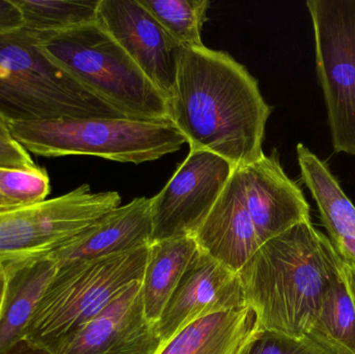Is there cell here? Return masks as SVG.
<instances>
[{
    "label": "cell",
    "instance_id": "cell-1",
    "mask_svg": "<svg viewBox=\"0 0 355 354\" xmlns=\"http://www.w3.org/2000/svg\"><path fill=\"white\" fill-rule=\"evenodd\" d=\"M170 121L190 150L211 152L241 168L262 157L272 107L258 80L227 52L182 48Z\"/></svg>",
    "mask_w": 355,
    "mask_h": 354
},
{
    "label": "cell",
    "instance_id": "cell-2",
    "mask_svg": "<svg viewBox=\"0 0 355 354\" xmlns=\"http://www.w3.org/2000/svg\"><path fill=\"white\" fill-rule=\"evenodd\" d=\"M260 330L306 337L343 260L327 235L302 222L263 243L238 272Z\"/></svg>",
    "mask_w": 355,
    "mask_h": 354
},
{
    "label": "cell",
    "instance_id": "cell-3",
    "mask_svg": "<svg viewBox=\"0 0 355 354\" xmlns=\"http://www.w3.org/2000/svg\"><path fill=\"white\" fill-rule=\"evenodd\" d=\"M0 116L6 123L125 118L42 51L21 27L0 33Z\"/></svg>",
    "mask_w": 355,
    "mask_h": 354
},
{
    "label": "cell",
    "instance_id": "cell-4",
    "mask_svg": "<svg viewBox=\"0 0 355 354\" xmlns=\"http://www.w3.org/2000/svg\"><path fill=\"white\" fill-rule=\"evenodd\" d=\"M149 247L101 259L58 266L25 332L31 344L58 354L62 347L143 280Z\"/></svg>",
    "mask_w": 355,
    "mask_h": 354
},
{
    "label": "cell",
    "instance_id": "cell-5",
    "mask_svg": "<svg viewBox=\"0 0 355 354\" xmlns=\"http://www.w3.org/2000/svg\"><path fill=\"white\" fill-rule=\"evenodd\" d=\"M35 35L44 53L125 118L171 123L168 101L97 21Z\"/></svg>",
    "mask_w": 355,
    "mask_h": 354
},
{
    "label": "cell",
    "instance_id": "cell-6",
    "mask_svg": "<svg viewBox=\"0 0 355 354\" xmlns=\"http://www.w3.org/2000/svg\"><path fill=\"white\" fill-rule=\"evenodd\" d=\"M10 134L42 157L95 156L141 164L175 153L186 143L171 123L128 118H54L8 123Z\"/></svg>",
    "mask_w": 355,
    "mask_h": 354
},
{
    "label": "cell",
    "instance_id": "cell-7",
    "mask_svg": "<svg viewBox=\"0 0 355 354\" xmlns=\"http://www.w3.org/2000/svg\"><path fill=\"white\" fill-rule=\"evenodd\" d=\"M120 206L116 191L93 193L83 184L54 199L4 208L0 210V264L53 253Z\"/></svg>",
    "mask_w": 355,
    "mask_h": 354
},
{
    "label": "cell",
    "instance_id": "cell-8",
    "mask_svg": "<svg viewBox=\"0 0 355 354\" xmlns=\"http://www.w3.org/2000/svg\"><path fill=\"white\" fill-rule=\"evenodd\" d=\"M331 143L355 156V0H308Z\"/></svg>",
    "mask_w": 355,
    "mask_h": 354
},
{
    "label": "cell",
    "instance_id": "cell-9",
    "mask_svg": "<svg viewBox=\"0 0 355 354\" xmlns=\"http://www.w3.org/2000/svg\"><path fill=\"white\" fill-rule=\"evenodd\" d=\"M234 170L216 154L190 150L164 189L151 197L152 243L194 237Z\"/></svg>",
    "mask_w": 355,
    "mask_h": 354
},
{
    "label": "cell",
    "instance_id": "cell-10",
    "mask_svg": "<svg viewBox=\"0 0 355 354\" xmlns=\"http://www.w3.org/2000/svg\"><path fill=\"white\" fill-rule=\"evenodd\" d=\"M97 22L170 101L182 48L139 0H100Z\"/></svg>",
    "mask_w": 355,
    "mask_h": 354
},
{
    "label": "cell",
    "instance_id": "cell-11",
    "mask_svg": "<svg viewBox=\"0 0 355 354\" xmlns=\"http://www.w3.org/2000/svg\"><path fill=\"white\" fill-rule=\"evenodd\" d=\"M244 307L239 274L198 249L156 328L166 345L200 318Z\"/></svg>",
    "mask_w": 355,
    "mask_h": 354
},
{
    "label": "cell",
    "instance_id": "cell-12",
    "mask_svg": "<svg viewBox=\"0 0 355 354\" xmlns=\"http://www.w3.org/2000/svg\"><path fill=\"white\" fill-rule=\"evenodd\" d=\"M162 345L145 313L141 281L78 330L58 354H158Z\"/></svg>",
    "mask_w": 355,
    "mask_h": 354
},
{
    "label": "cell",
    "instance_id": "cell-13",
    "mask_svg": "<svg viewBox=\"0 0 355 354\" xmlns=\"http://www.w3.org/2000/svg\"><path fill=\"white\" fill-rule=\"evenodd\" d=\"M246 208L261 243L311 222V206L282 166L277 150L239 168Z\"/></svg>",
    "mask_w": 355,
    "mask_h": 354
},
{
    "label": "cell",
    "instance_id": "cell-14",
    "mask_svg": "<svg viewBox=\"0 0 355 354\" xmlns=\"http://www.w3.org/2000/svg\"><path fill=\"white\" fill-rule=\"evenodd\" d=\"M194 239L198 249L237 274L262 245L246 208L239 168L234 170Z\"/></svg>",
    "mask_w": 355,
    "mask_h": 354
},
{
    "label": "cell",
    "instance_id": "cell-15",
    "mask_svg": "<svg viewBox=\"0 0 355 354\" xmlns=\"http://www.w3.org/2000/svg\"><path fill=\"white\" fill-rule=\"evenodd\" d=\"M152 245L151 199L137 197L51 253L58 265L130 253Z\"/></svg>",
    "mask_w": 355,
    "mask_h": 354
},
{
    "label": "cell",
    "instance_id": "cell-16",
    "mask_svg": "<svg viewBox=\"0 0 355 354\" xmlns=\"http://www.w3.org/2000/svg\"><path fill=\"white\" fill-rule=\"evenodd\" d=\"M58 268L51 254L0 264V354L24 339L37 303Z\"/></svg>",
    "mask_w": 355,
    "mask_h": 354
},
{
    "label": "cell",
    "instance_id": "cell-17",
    "mask_svg": "<svg viewBox=\"0 0 355 354\" xmlns=\"http://www.w3.org/2000/svg\"><path fill=\"white\" fill-rule=\"evenodd\" d=\"M300 178L310 191L329 238L344 262L355 267V206L329 164L304 143L296 147Z\"/></svg>",
    "mask_w": 355,
    "mask_h": 354
},
{
    "label": "cell",
    "instance_id": "cell-18",
    "mask_svg": "<svg viewBox=\"0 0 355 354\" xmlns=\"http://www.w3.org/2000/svg\"><path fill=\"white\" fill-rule=\"evenodd\" d=\"M259 330L248 307L213 314L184 328L158 354H242Z\"/></svg>",
    "mask_w": 355,
    "mask_h": 354
},
{
    "label": "cell",
    "instance_id": "cell-19",
    "mask_svg": "<svg viewBox=\"0 0 355 354\" xmlns=\"http://www.w3.org/2000/svg\"><path fill=\"white\" fill-rule=\"evenodd\" d=\"M198 251L194 237H181L150 245L147 265L141 280L146 316L157 324L176 290L184 272Z\"/></svg>",
    "mask_w": 355,
    "mask_h": 354
},
{
    "label": "cell",
    "instance_id": "cell-20",
    "mask_svg": "<svg viewBox=\"0 0 355 354\" xmlns=\"http://www.w3.org/2000/svg\"><path fill=\"white\" fill-rule=\"evenodd\" d=\"M306 337L333 354H355V310L344 276L325 295Z\"/></svg>",
    "mask_w": 355,
    "mask_h": 354
},
{
    "label": "cell",
    "instance_id": "cell-21",
    "mask_svg": "<svg viewBox=\"0 0 355 354\" xmlns=\"http://www.w3.org/2000/svg\"><path fill=\"white\" fill-rule=\"evenodd\" d=\"M15 3L25 29L52 33L97 21L100 0H15Z\"/></svg>",
    "mask_w": 355,
    "mask_h": 354
},
{
    "label": "cell",
    "instance_id": "cell-22",
    "mask_svg": "<svg viewBox=\"0 0 355 354\" xmlns=\"http://www.w3.org/2000/svg\"><path fill=\"white\" fill-rule=\"evenodd\" d=\"M181 48L202 47L209 0H139Z\"/></svg>",
    "mask_w": 355,
    "mask_h": 354
},
{
    "label": "cell",
    "instance_id": "cell-23",
    "mask_svg": "<svg viewBox=\"0 0 355 354\" xmlns=\"http://www.w3.org/2000/svg\"><path fill=\"white\" fill-rule=\"evenodd\" d=\"M0 193L12 207L40 203L49 195V176L40 166L28 170L0 168Z\"/></svg>",
    "mask_w": 355,
    "mask_h": 354
},
{
    "label": "cell",
    "instance_id": "cell-24",
    "mask_svg": "<svg viewBox=\"0 0 355 354\" xmlns=\"http://www.w3.org/2000/svg\"><path fill=\"white\" fill-rule=\"evenodd\" d=\"M242 354H333L308 337L294 338L259 330Z\"/></svg>",
    "mask_w": 355,
    "mask_h": 354
},
{
    "label": "cell",
    "instance_id": "cell-25",
    "mask_svg": "<svg viewBox=\"0 0 355 354\" xmlns=\"http://www.w3.org/2000/svg\"><path fill=\"white\" fill-rule=\"evenodd\" d=\"M39 168L31 154L8 132H0V168L35 170Z\"/></svg>",
    "mask_w": 355,
    "mask_h": 354
},
{
    "label": "cell",
    "instance_id": "cell-26",
    "mask_svg": "<svg viewBox=\"0 0 355 354\" xmlns=\"http://www.w3.org/2000/svg\"><path fill=\"white\" fill-rule=\"evenodd\" d=\"M23 26L22 16L15 0H0V33Z\"/></svg>",
    "mask_w": 355,
    "mask_h": 354
},
{
    "label": "cell",
    "instance_id": "cell-27",
    "mask_svg": "<svg viewBox=\"0 0 355 354\" xmlns=\"http://www.w3.org/2000/svg\"><path fill=\"white\" fill-rule=\"evenodd\" d=\"M6 354H52L45 349L40 348L35 345L31 344L28 341L21 340L12 347Z\"/></svg>",
    "mask_w": 355,
    "mask_h": 354
},
{
    "label": "cell",
    "instance_id": "cell-28",
    "mask_svg": "<svg viewBox=\"0 0 355 354\" xmlns=\"http://www.w3.org/2000/svg\"><path fill=\"white\" fill-rule=\"evenodd\" d=\"M343 276L355 310V267L344 261Z\"/></svg>",
    "mask_w": 355,
    "mask_h": 354
},
{
    "label": "cell",
    "instance_id": "cell-29",
    "mask_svg": "<svg viewBox=\"0 0 355 354\" xmlns=\"http://www.w3.org/2000/svg\"><path fill=\"white\" fill-rule=\"evenodd\" d=\"M0 132H8V123L0 116Z\"/></svg>",
    "mask_w": 355,
    "mask_h": 354
},
{
    "label": "cell",
    "instance_id": "cell-30",
    "mask_svg": "<svg viewBox=\"0 0 355 354\" xmlns=\"http://www.w3.org/2000/svg\"><path fill=\"white\" fill-rule=\"evenodd\" d=\"M10 207H12V206L8 205V202L6 201V199L2 197L1 193H0V210Z\"/></svg>",
    "mask_w": 355,
    "mask_h": 354
}]
</instances>
